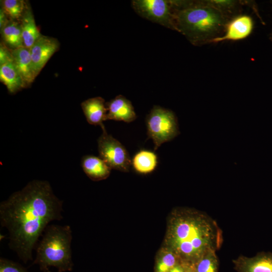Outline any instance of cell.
<instances>
[{"mask_svg":"<svg viewBox=\"0 0 272 272\" xmlns=\"http://www.w3.org/2000/svg\"><path fill=\"white\" fill-rule=\"evenodd\" d=\"M232 262L236 272H272L271 252H260L250 257L240 255Z\"/></svg>","mask_w":272,"mask_h":272,"instance_id":"obj_10","label":"cell"},{"mask_svg":"<svg viewBox=\"0 0 272 272\" xmlns=\"http://www.w3.org/2000/svg\"><path fill=\"white\" fill-rule=\"evenodd\" d=\"M10 20L1 8L0 10V28L2 30Z\"/></svg>","mask_w":272,"mask_h":272,"instance_id":"obj_26","label":"cell"},{"mask_svg":"<svg viewBox=\"0 0 272 272\" xmlns=\"http://www.w3.org/2000/svg\"><path fill=\"white\" fill-rule=\"evenodd\" d=\"M187 272H196V271L194 269L192 265H190V266L189 267Z\"/></svg>","mask_w":272,"mask_h":272,"instance_id":"obj_28","label":"cell"},{"mask_svg":"<svg viewBox=\"0 0 272 272\" xmlns=\"http://www.w3.org/2000/svg\"><path fill=\"white\" fill-rule=\"evenodd\" d=\"M270 5H271V11H272V1H270ZM269 39L272 42V28H271V29L270 30V32L269 33Z\"/></svg>","mask_w":272,"mask_h":272,"instance_id":"obj_27","label":"cell"},{"mask_svg":"<svg viewBox=\"0 0 272 272\" xmlns=\"http://www.w3.org/2000/svg\"><path fill=\"white\" fill-rule=\"evenodd\" d=\"M72 231L69 225H49L36 246L33 264L38 265L42 272L71 271Z\"/></svg>","mask_w":272,"mask_h":272,"instance_id":"obj_4","label":"cell"},{"mask_svg":"<svg viewBox=\"0 0 272 272\" xmlns=\"http://www.w3.org/2000/svg\"><path fill=\"white\" fill-rule=\"evenodd\" d=\"M146 121L148 133L153 141L155 150L179 133L176 116L169 109L155 106L148 115Z\"/></svg>","mask_w":272,"mask_h":272,"instance_id":"obj_5","label":"cell"},{"mask_svg":"<svg viewBox=\"0 0 272 272\" xmlns=\"http://www.w3.org/2000/svg\"><path fill=\"white\" fill-rule=\"evenodd\" d=\"M254 27L253 18L249 15L241 14L229 21L223 35L215 39L213 43L243 40L251 35Z\"/></svg>","mask_w":272,"mask_h":272,"instance_id":"obj_8","label":"cell"},{"mask_svg":"<svg viewBox=\"0 0 272 272\" xmlns=\"http://www.w3.org/2000/svg\"><path fill=\"white\" fill-rule=\"evenodd\" d=\"M209 6L214 8L230 19L242 14L245 1L239 0H205Z\"/></svg>","mask_w":272,"mask_h":272,"instance_id":"obj_18","label":"cell"},{"mask_svg":"<svg viewBox=\"0 0 272 272\" xmlns=\"http://www.w3.org/2000/svg\"><path fill=\"white\" fill-rule=\"evenodd\" d=\"M190 265L181 261L172 268L169 272H187Z\"/></svg>","mask_w":272,"mask_h":272,"instance_id":"obj_25","label":"cell"},{"mask_svg":"<svg viewBox=\"0 0 272 272\" xmlns=\"http://www.w3.org/2000/svg\"><path fill=\"white\" fill-rule=\"evenodd\" d=\"M196 272H218L219 259L216 251H210L192 265Z\"/></svg>","mask_w":272,"mask_h":272,"instance_id":"obj_20","label":"cell"},{"mask_svg":"<svg viewBox=\"0 0 272 272\" xmlns=\"http://www.w3.org/2000/svg\"><path fill=\"white\" fill-rule=\"evenodd\" d=\"M1 2V8L9 19L20 21L27 8L26 3L22 0H4Z\"/></svg>","mask_w":272,"mask_h":272,"instance_id":"obj_21","label":"cell"},{"mask_svg":"<svg viewBox=\"0 0 272 272\" xmlns=\"http://www.w3.org/2000/svg\"><path fill=\"white\" fill-rule=\"evenodd\" d=\"M63 201L46 180H33L0 203V223L9 233V246L25 263L53 221L63 218Z\"/></svg>","mask_w":272,"mask_h":272,"instance_id":"obj_1","label":"cell"},{"mask_svg":"<svg viewBox=\"0 0 272 272\" xmlns=\"http://www.w3.org/2000/svg\"><path fill=\"white\" fill-rule=\"evenodd\" d=\"M20 23L24 46L30 49L42 35L36 24L34 15L30 7H27Z\"/></svg>","mask_w":272,"mask_h":272,"instance_id":"obj_16","label":"cell"},{"mask_svg":"<svg viewBox=\"0 0 272 272\" xmlns=\"http://www.w3.org/2000/svg\"><path fill=\"white\" fill-rule=\"evenodd\" d=\"M1 31L3 42L8 47L15 49L24 46L20 21L10 20Z\"/></svg>","mask_w":272,"mask_h":272,"instance_id":"obj_17","label":"cell"},{"mask_svg":"<svg viewBox=\"0 0 272 272\" xmlns=\"http://www.w3.org/2000/svg\"><path fill=\"white\" fill-rule=\"evenodd\" d=\"M81 107L88 122L100 126L107 119L108 112L106 103L101 97L89 98L81 103Z\"/></svg>","mask_w":272,"mask_h":272,"instance_id":"obj_13","label":"cell"},{"mask_svg":"<svg viewBox=\"0 0 272 272\" xmlns=\"http://www.w3.org/2000/svg\"><path fill=\"white\" fill-rule=\"evenodd\" d=\"M12 49H10L4 42L0 45V65L13 60Z\"/></svg>","mask_w":272,"mask_h":272,"instance_id":"obj_24","label":"cell"},{"mask_svg":"<svg viewBox=\"0 0 272 272\" xmlns=\"http://www.w3.org/2000/svg\"><path fill=\"white\" fill-rule=\"evenodd\" d=\"M131 6L141 17L177 31L171 0H133Z\"/></svg>","mask_w":272,"mask_h":272,"instance_id":"obj_6","label":"cell"},{"mask_svg":"<svg viewBox=\"0 0 272 272\" xmlns=\"http://www.w3.org/2000/svg\"><path fill=\"white\" fill-rule=\"evenodd\" d=\"M165 241L167 249L182 261L192 265L208 252L221 248L223 232L207 214L191 209H179L170 217Z\"/></svg>","mask_w":272,"mask_h":272,"instance_id":"obj_2","label":"cell"},{"mask_svg":"<svg viewBox=\"0 0 272 272\" xmlns=\"http://www.w3.org/2000/svg\"><path fill=\"white\" fill-rule=\"evenodd\" d=\"M0 272H29L21 264L1 257L0 259Z\"/></svg>","mask_w":272,"mask_h":272,"instance_id":"obj_23","label":"cell"},{"mask_svg":"<svg viewBox=\"0 0 272 272\" xmlns=\"http://www.w3.org/2000/svg\"><path fill=\"white\" fill-rule=\"evenodd\" d=\"M106 106L107 119L130 122L137 117L131 102L121 95L106 103Z\"/></svg>","mask_w":272,"mask_h":272,"instance_id":"obj_12","label":"cell"},{"mask_svg":"<svg viewBox=\"0 0 272 272\" xmlns=\"http://www.w3.org/2000/svg\"><path fill=\"white\" fill-rule=\"evenodd\" d=\"M54 38L42 35L30 49L34 69L38 75L51 57L59 49Z\"/></svg>","mask_w":272,"mask_h":272,"instance_id":"obj_9","label":"cell"},{"mask_svg":"<svg viewBox=\"0 0 272 272\" xmlns=\"http://www.w3.org/2000/svg\"><path fill=\"white\" fill-rule=\"evenodd\" d=\"M132 163L137 172L146 174L155 169L157 165V157L152 152L142 150L135 155Z\"/></svg>","mask_w":272,"mask_h":272,"instance_id":"obj_19","label":"cell"},{"mask_svg":"<svg viewBox=\"0 0 272 272\" xmlns=\"http://www.w3.org/2000/svg\"><path fill=\"white\" fill-rule=\"evenodd\" d=\"M177 32L192 45L213 43L222 36L231 19L205 0H172Z\"/></svg>","mask_w":272,"mask_h":272,"instance_id":"obj_3","label":"cell"},{"mask_svg":"<svg viewBox=\"0 0 272 272\" xmlns=\"http://www.w3.org/2000/svg\"><path fill=\"white\" fill-rule=\"evenodd\" d=\"M181 260L175 253L166 249L157 261L156 272H169Z\"/></svg>","mask_w":272,"mask_h":272,"instance_id":"obj_22","label":"cell"},{"mask_svg":"<svg viewBox=\"0 0 272 272\" xmlns=\"http://www.w3.org/2000/svg\"><path fill=\"white\" fill-rule=\"evenodd\" d=\"M102 133L98 140L100 157L111 169L127 171L131 165L129 155L122 144L109 134L103 124Z\"/></svg>","mask_w":272,"mask_h":272,"instance_id":"obj_7","label":"cell"},{"mask_svg":"<svg viewBox=\"0 0 272 272\" xmlns=\"http://www.w3.org/2000/svg\"><path fill=\"white\" fill-rule=\"evenodd\" d=\"M81 166L85 174L95 181L107 178L111 169L100 157L92 155L84 156L81 161Z\"/></svg>","mask_w":272,"mask_h":272,"instance_id":"obj_14","label":"cell"},{"mask_svg":"<svg viewBox=\"0 0 272 272\" xmlns=\"http://www.w3.org/2000/svg\"><path fill=\"white\" fill-rule=\"evenodd\" d=\"M0 80L11 94L26 88L13 59L0 65Z\"/></svg>","mask_w":272,"mask_h":272,"instance_id":"obj_15","label":"cell"},{"mask_svg":"<svg viewBox=\"0 0 272 272\" xmlns=\"http://www.w3.org/2000/svg\"><path fill=\"white\" fill-rule=\"evenodd\" d=\"M12 52L13 61L25 87H29L37 76L33 67L30 49L23 46L12 49Z\"/></svg>","mask_w":272,"mask_h":272,"instance_id":"obj_11","label":"cell"}]
</instances>
